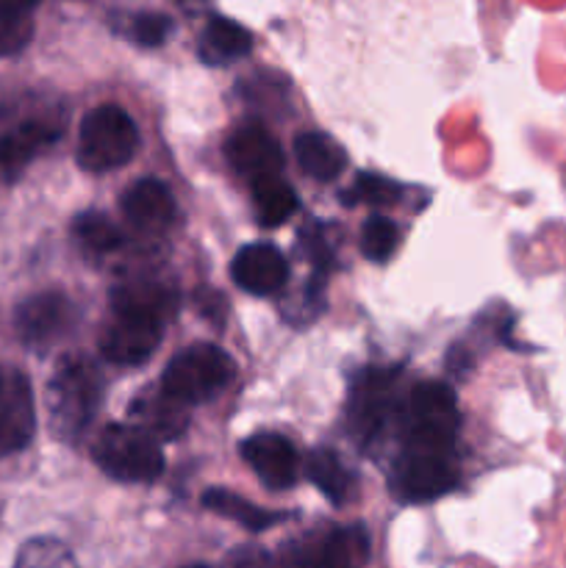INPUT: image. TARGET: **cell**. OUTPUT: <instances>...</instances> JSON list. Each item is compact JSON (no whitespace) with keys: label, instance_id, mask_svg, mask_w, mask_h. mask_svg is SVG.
I'll return each instance as SVG.
<instances>
[{"label":"cell","instance_id":"obj_12","mask_svg":"<svg viewBox=\"0 0 566 568\" xmlns=\"http://www.w3.org/2000/svg\"><path fill=\"white\" fill-rule=\"evenodd\" d=\"M33 430H37V410H33L31 383L20 372H11L0 394V458L26 449Z\"/></svg>","mask_w":566,"mask_h":568},{"label":"cell","instance_id":"obj_19","mask_svg":"<svg viewBox=\"0 0 566 568\" xmlns=\"http://www.w3.org/2000/svg\"><path fill=\"white\" fill-rule=\"evenodd\" d=\"M294 155H297V164L303 166L305 175H311L314 181H333L347 166V155H344L342 144L327 136V133H300L294 139Z\"/></svg>","mask_w":566,"mask_h":568},{"label":"cell","instance_id":"obj_25","mask_svg":"<svg viewBox=\"0 0 566 568\" xmlns=\"http://www.w3.org/2000/svg\"><path fill=\"white\" fill-rule=\"evenodd\" d=\"M397 239L400 231L394 222H388L386 216H370L361 227V253L372 264H383L397 250Z\"/></svg>","mask_w":566,"mask_h":568},{"label":"cell","instance_id":"obj_23","mask_svg":"<svg viewBox=\"0 0 566 568\" xmlns=\"http://www.w3.org/2000/svg\"><path fill=\"white\" fill-rule=\"evenodd\" d=\"M253 203L261 225L277 227L297 211V194L281 178H270L253 186Z\"/></svg>","mask_w":566,"mask_h":568},{"label":"cell","instance_id":"obj_30","mask_svg":"<svg viewBox=\"0 0 566 568\" xmlns=\"http://www.w3.org/2000/svg\"><path fill=\"white\" fill-rule=\"evenodd\" d=\"M39 0H0V14L3 17H31Z\"/></svg>","mask_w":566,"mask_h":568},{"label":"cell","instance_id":"obj_3","mask_svg":"<svg viewBox=\"0 0 566 568\" xmlns=\"http://www.w3.org/2000/svg\"><path fill=\"white\" fill-rule=\"evenodd\" d=\"M139 148L137 122L120 105H98L81 122L78 164L87 172H111L125 166Z\"/></svg>","mask_w":566,"mask_h":568},{"label":"cell","instance_id":"obj_17","mask_svg":"<svg viewBox=\"0 0 566 568\" xmlns=\"http://www.w3.org/2000/svg\"><path fill=\"white\" fill-rule=\"evenodd\" d=\"M122 211L139 231L161 233L175 220V197L161 181L142 178L122 194Z\"/></svg>","mask_w":566,"mask_h":568},{"label":"cell","instance_id":"obj_5","mask_svg":"<svg viewBox=\"0 0 566 568\" xmlns=\"http://www.w3.org/2000/svg\"><path fill=\"white\" fill-rule=\"evenodd\" d=\"M458 433V405L453 388L444 383H422L411 392L405 410V438L416 453L447 455Z\"/></svg>","mask_w":566,"mask_h":568},{"label":"cell","instance_id":"obj_13","mask_svg":"<svg viewBox=\"0 0 566 568\" xmlns=\"http://www.w3.org/2000/svg\"><path fill=\"white\" fill-rule=\"evenodd\" d=\"M242 458L266 488H292L300 475V458L292 442L277 433H255L242 444Z\"/></svg>","mask_w":566,"mask_h":568},{"label":"cell","instance_id":"obj_33","mask_svg":"<svg viewBox=\"0 0 566 568\" xmlns=\"http://www.w3.org/2000/svg\"><path fill=\"white\" fill-rule=\"evenodd\" d=\"M3 383H6V377L0 375V394H3Z\"/></svg>","mask_w":566,"mask_h":568},{"label":"cell","instance_id":"obj_20","mask_svg":"<svg viewBox=\"0 0 566 568\" xmlns=\"http://www.w3.org/2000/svg\"><path fill=\"white\" fill-rule=\"evenodd\" d=\"M131 414L144 433H150L153 438H166V442L183 436V430L189 425L186 408L181 403H175V399L166 397L164 392L142 394L133 403Z\"/></svg>","mask_w":566,"mask_h":568},{"label":"cell","instance_id":"obj_14","mask_svg":"<svg viewBox=\"0 0 566 568\" xmlns=\"http://www.w3.org/2000/svg\"><path fill=\"white\" fill-rule=\"evenodd\" d=\"M231 275L247 294L266 297V294H275L286 286L289 264L275 244L253 242L239 250Z\"/></svg>","mask_w":566,"mask_h":568},{"label":"cell","instance_id":"obj_1","mask_svg":"<svg viewBox=\"0 0 566 568\" xmlns=\"http://www.w3.org/2000/svg\"><path fill=\"white\" fill-rule=\"evenodd\" d=\"M103 403V377L98 366L81 355H67L59 361L48 383L50 430L61 442H75Z\"/></svg>","mask_w":566,"mask_h":568},{"label":"cell","instance_id":"obj_27","mask_svg":"<svg viewBox=\"0 0 566 568\" xmlns=\"http://www.w3.org/2000/svg\"><path fill=\"white\" fill-rule=\"evenodd\" d=\"M397 194H400L397 183L388 181V178L383 175H370V172H364V175L355 181V186L347 192V200L350 203L388 205L397 200Z\"/></svg>","mask_w":566,"mask_h":568},{"label":"cell","instance_id":"obj_4","mask_svg":"<svg viewBox=\"0 0 566 568\" xmlns=\"http://www.w3.org/2000/svg\"><path fill=\"white\" fill-rule=\"evenodd\" d=\"M100 469L120 483H153L164 471L159 442L137 425H109L92 444Z\"/></svg>","mask_w":566,"mask_h":568},{"label":"cell","instance_id":"obj_7","mask_svg":"<svg viewBox=\"0 0 566 568\" xmlns=\"http://www.w3.org/2000/svg\"><path fill=\"white\" fill-rule=\"evenodd\" d=\"M78 308L61 292H42L22 300L14 314L17 336L26 347L48 349L75 327Z\"/></svg>","mask_w":566,"mask_h":568},{"label":"cell","instance_id":"obj_22","mask_svg":"<svg viewBox=\"0 0 566 568\" xmlns=\"http://www.w3.org/2000/svg\"><path fill=\"white\" fill-rule=\"evenodd\" d=\"M305 477L331 499L333 505L347 503L350 491H353V475L344 469L342 458L333 449H314L305 458Z\"/></svg>","mask_w":566,"mask_h":568},{"label":"cell","instance_id":"obj_32","mask_svg":"<svg viewBox=\"0 0 566 568\" xmlns=\"http://www.w3.org/2000/svg\"><path fill=\"white\" fill-rule=\"evenodd\" d=\"M186 568H214V566H205V564H198V566H186Z\"/></svg>","mask_w":566,"mask_h":568},{"label":"cell","instance_id":"obj_10","mask_svg":"<svg viewBox=\"0 0 566 568\" xmlns=\"http://www.w3.org/2000/svg\"><path fill=\"white\" fill-rule=\"evenodd\" d=\"M458 483V475L444 455L436 453H408L400 458L394 471V491L405 503H433V499L449 494Z\"/></svg>","mask_w":566,"mask_h":568},{"label":"cell","instance_id":"obj_2","mask_svg":"<svg viewBox=\"0 0 566 568\" xmlns=\"http://www.w3.org/2000/svg\"><path fill=\"white\" fill-rule=\"evenodd\" d=\"M233 375L236 366L225 349L216 344H192L166 364L161 375V392L186 408L216 397L233 381Z\"/></svg>","mask_w":566,"mask_h":568},{"label":"cell","instance_id":"obj_16","mask_svg":"<svg viewBox=\"0 0 566 568\" xmlns=\"http://www.w3.org/2000/svg\"><path fill=\"white\" fill-rule=\"evenodd\" d=\"M161 342V325L142 320H128V316H117L100 336V353L105 361L120 366H137L144 364L150 355L155 353Z\"/></svg>","mask_w":566,"mask_h":568},{"label":"cell","instance_id":"obj_21","mask_svg":"<svg viewBox=\"0 0 566 568\" xmlns=\"http://www.w3.org/2000/svg\"><path fill=\"white\" fill-rule=\"evenodd\" d=\"M203 505L214 514L225 516V519L239 521L242 527H247L250 532H264L270 530L272 525L286 519V514H275V510L255 508L253 503H247L244 497L231 491H222V488H211V491L203 494Z\"/></svg>","mask_w":566,"mask_h":568},{"label":"cell","instance_id":"obj_18","mask_svg":"<svg viewBox=\"0 0 566 568\" xmlns=\"http://www.w3.org/2000/svg\"><path fill=\"white\" fill-rule=\"evenodd\" d=\"M253 48V37L244 26L228 20V17H211L205 22L203 33H200V59L205 64H228V61H236L242 55L250 53Z\"/></svg>","mask_w":566,"mask_h":568},{"label":"cell","instance_id":"obj_6","mask_svg":"<svg viewBox=\"0 0 566 568\" xmlns=\"http://www.w3.org/2000/svg\"><path fill=\"white\" fill-rule=\"evenodd\" d=\"M0 125V175L17 178L48 144L61 136L64 122L48 105H17Z\"/></svg>","mask_w":566,"mask_h":568},{"label":"cell","instance_id":"obj_26","mask_svg":"<svg viewBox=\"0 0 566 568\" xmlns=\"http://www.w3.org/2000/svg\"><path fill=\"white\" fill-rule=\"evenodd\" d=\"M14 568H78L70 549L55 538H33L17 555Z\"/></svg>","mask_w":566,"mask_h":568},{"label":"cell","instance_id":"obj_29","mask_svg":"<svg viewBox=\"0 0 566 568\" xmlns=\"http://www.w3.org/2000/svg\"><path fill=\"white\" fill-rule=\"evenodd\" d=\"M33 22L31 17H3L0 14V59L14 55L31 42Z\"/></svg>","mask_w":566,"mask_h":568},{"label":"cell","instance_id":"obj_11","mask_svg":"<svg viewBox=\"0 0 566 568\" xmlns=\"http://www.w3.org/2000/svg\"><path fill=\"white\" fill-rule=\"evenodd\" d=\"M392 369H366L355 377L353 394H350V425L361 438H375L386 425L392 410Z\"/></svg>","mask_w":566,"mask_h":568},{"label":"cell","instance_id":"obj_15","mask_svg":"<svg viewBox=\"0 0 566 568\" xmlns=\"http://www.w3.org/2000/svg\"><path fill=\"white\" fill-rule=\"evenodd\" d=\"M111 305L117 316L164 325L178 311V292L155 281H128L111 292Z\"/></svg>","mask_w":566,"mask_h":568},{"label":"cell","instance_id":"obj_9","mask_svg":"<svg viewBox=\"0 0 566 568\" xmlns=\"http://www.w3.org/2000/svg\"><path fill=\"white\" fill-rule=\"evenodd\" d=\"M225 155L239 175L250 183L270 181L283 170V150L270 131L261 122H244L228 136Z\"/></svg>","mask_w":566,"mask_h":568},{"label":"cell","instance_id":"obj_24","mask_svg":"<svg viewBox=\"0 0 566 568\" xmlns=\"http://www.w3.org/2000/svg\"><path fill=\"white\" fill-rule=\"evenodd\" d=\"M72 236L89 253H111L122 244V233L114 222L105 214H98V211H83V214L75 216L72 222Z\"/></svg>","mask_w":566,"mask_h":568},{"label":"cell","instance_id":"obj_8","mask_svg":"<svg viewBox=\"0 0 566 568\" xmlns=\"http://www.w3.org/2000/svg\"><path fill=\"white\" fill-rule=\"evenodd\" d=\"M370 558V532L361 525L333 530L300 541L292 552L294 568H361Z\"/></svg>","mask_w":566,"mask_h":568},{"label":"cell","instance_id":"obj_28","mask_svg":"<svg viewBox=\"0 0 566 568\" xmlns=\"http://www.w3.org/2000/svg\"><path fill=\"white\" fill-rule=\"evenodd\" d=\"M170 33L172 20L166 14H159V11H139L131 20V37L142 48H159Z\"/></svg>","mask_w":566,"mask_h":568},{"label":"cell","instance_id":"obj_31","mask_svg":"<svg viewBox=\"0 0 566 568\" xmlns=\"http://www.w3.org/2000/svg\"><path fill=\"white\" fill-rule=\"evenodd\" d=\"M175 3H181V6H194V3H200V0H175Z\"/></svg>","mask_w":566,"mask_h":568}]
</instances>
